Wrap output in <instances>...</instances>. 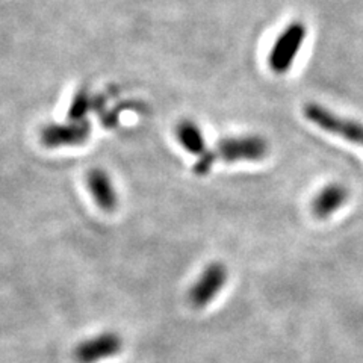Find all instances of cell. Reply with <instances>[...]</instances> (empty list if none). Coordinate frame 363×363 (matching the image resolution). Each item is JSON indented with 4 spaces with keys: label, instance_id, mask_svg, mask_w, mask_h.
Instances as JSON below:
<instances>
[{
    "label": "cell",
    "instance_id": "obj_1",
    "mask_svg": "<svg viewBox=\"0 0 363 363\" xmlns=\"http://www.w3.org/2000/svg\"><path fill=\"white\" fill-rule=\"evenodd\" d=\"M268 153V143L256 135L236 136V138H225L217 143L213 150H206L194 164V172L197 176H204L211 172L215 162H241V161H262Z\"/></svg>",
    "mask_w": 363,
    "mask_h": 363
},
{
    "label": "cell",
    "instance_id": "obj_2",
    "mask_svg": "<svg viewBox=\"0 0 363 363\" xmlns=\"http://www.w3.org/2000/svg\"><path fill=\"white\" fill-rule=\"evenodd\" d=\"M304 116L320 129L363 147V124L362 123L356 120L339 117L332 111H328L316 104H311L306 106Z\"/></svg>",
    "mask_w": 363,
    "mask_h": 363
},
{
    "label": "cell",
    "instance_id": "obj_3",
    "mask_svg": "<svg viewBox=\"0 0 363 363\" xmlns=\"http://www.w3.org/2000/svg\"><path fill=\"white\" fill-rule=\"evenodd\" d=\"M306 38V28L301 23H292L283 30L276 40L269 53V67L277 74L286 73L298 55L301 44Z\"/></svg>",
    "mask_w": 363,
    "mask_h": 363
},
{
    "label": "cell",
    "instance_id": "obj_4",
    "mask_svg": "<svg viewBox=\"0 0 363 363\" xmlns=\"http://www.w3.org/2000/svg\"><path fill=\"white\" fill-rule=\"evenodd\" d=\"M225 281L227 268L223 264L213 262L208 265L188 292V300L192 308H206V306L220 294V291L225 285Z\"/></svg>",
    "mask_w": 363,
    "mask_h": 363
},
{
    "label": "cell",
    "instance_id": "obj_5",
    "mask_svg": "<svg viewBox=\"0 0 363 363\" xmlns=\"http://www.w3.org/2000/svg\"><path fill=\"white\" fill-rule=\"evenodd\" d=\"M123 348V339L113 332H105L82 340L74 350L79 363H97L104 359L117 356Z\"/></svg>",
    "mask_w": 363,
    "mask_h": 363
},
{
    "label": "cell",
    "instance_id": "obj_6",
    "mask_svg": "<svg viewBox=\"0 0 363 363\" xmlns=\"http://www.w3.org/2000/svg\"><path fill=\"white\" fill-rule=\"evenodd\" d=\"M91 133L89 124L85 120L70 121L67 124H49L41 132V141L49 149L58 147H74L84 144Z\"/></svg>",
    "mask_w": 363,
    "mask_h": 363
},
{
    "label": "cell",
    "instance_id": "obj_7",
    "mask_svg": "<svg viewBox=\"0 0 363 363\" xmlns=\"http://www.w3.org/2000/svg\"><path fill=\"white\" fill-rule=\"evenodd\" d=\"M86 185L97 206L105 212L117 209L118 199L111 176L101 168H93L86 176Z\"/></svg>",
    "mask_w": 363,
    "mask_h": 363
},
{
    "label": "cell",
    "instance_id": "obj_8",
    "mask_svg": "<svg viewBox=\"0 0 363 363\" xmlns=\"http://www.w3.org/2000/svg\"><path fill=\"white\" fill-rule=\"evenodd\" d=\"M348 200V189L344 185L332 184L324 186L316 197L312 200V212L318 218L330 217L333 212L344 206V203Z\"/></svg>",
    "mask_w": 363,
    "mask_h": 363
},
{
    "label": "cell",
    "instance_id": "obj_9",
    "mask_svg": "<svg viewBox=\"0 0 363 363\" xmlns=\"http://www.w3.org/2000/svg\"><path fill=\"white\" fill-rule=\"evenodd\" d=\"M176 136L180 145L191 155L201 156L208 150L206 141H204L203 133L196 123H192L189 120L180 121L176 129Z\"/></svg>",
    "mask_w": 363,
    "mask_h": 363
}]
</instances>
